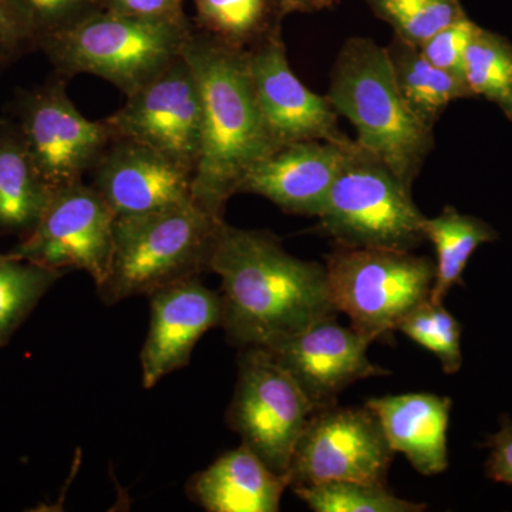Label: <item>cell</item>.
Here are the masks:
<instances>
[{"label":"cell","instance_id":"cell-1","mask_svg":"<svg viewBox=\"0 0 512 512\" xmlns=\"http://www.w3.org/2000/svg\"><path fill=\"white\" fill-rule=\"evenodd\" d=\"M210 271L221 278V328L239 349L271 348L312 323L338 318L326 266L289 254L266 229L224 222Z\"/></svg>","mask_w":512,"mask_h":512},{"label":"cell","instance_id":"cell-2","mask_svg":"<svg viewBox=\"0 0 512 512\" xmlns=\"http://www.w3.org/2000/svg\"><path fill=\"white\" fill-rule=\"evenodd\" d=\"M184 53L197 77L202 104L192 201L224 220L228 201L239 194L248 171L279 147L259 111L247 52L222 46L194 29Z\"/></svg>","mask_w":512,"mask_h":512},{"label":"cell","instance_id":"cell-3","mask_svg":"<svg viewBox=\"0 0 512 512\" xmlns=\"http://www.w3.org/2000/svg\"><path fill=\"white\" fill-rule=\"evenodd\" d=\"M326 96L339 117L356 128V143L413 188L434 150V130L414 116L397 89L386 47L369 37L346 40Z\"/></svg>","mask_w":512,"mask_h":512},{"label":"cell","instance_id":"cell-4","mask_svg":"<svg viewBox=\"0 0 512 512\" xmlns=\"http://www.w3.org/2000/svg\"><path fill=\"white\" fill-rule=\"evenodd\" d=\"M225 220L194 201L148 214L117 217L109 275L97 286L101 302L116 305L181 279L210 271Z\"/></svg>","mask_w":512,"mask_h":512},{"label":"cell","instance_id":"cell-5","mask_svg":"<svg viewBox=\"0 0 512 512\" xmlns=\"http://www.w3.org/2000/svg\"><path fill=\"white\" fill-rule=\"evenodd\" d=\"M187 20H150L97 10L40 40L63 76L90 74L130 96L178 57L192 33Z\"/></svg>","mask_w":512,"mask_h":512},{"label":"cell","instance_id":"cell-6","mask_svg":"<svg viewBox=\"0 0 512 512\" xmlns=\"http://www.w3.org/2000/svg\"><path fill=\"white\" fill-rule=\"evenodd\" d=\"M318 229L336 247L414 251L427 241L423 214L386 164L350 140L322 211Z\"/></svg>","mask_w":512,"mask_h":512},{"label":"cell","instance_id":"cell-7","mask_svg":"<svg viewBox=\"0 0 512 512\" xmlns=\"http://www.w3.org/2000/svg\"><path fill=\"white\" fill-rule=\"evenodd\" d=\"M333 303L350 326L376 342L430 299L436 262L413 251L336 247L326 256Z\"/></svg>","mask_w":512,"mask_h":512},{"label":"cell","instance_id":"cell-8","mask_svg":"<svg viewBox=\"0 0 512 512\" xmlns=\"http://www.w3.org/2000/svg\"><path fill=\"white\" fill-rule=\"evenodd\" d=\"M313 412L311 400L268 349H241L227 410L229 429L285 480L293 450Z\"/></svg>","mask_w":512,"mask_h":512},{"label":"cell","instance_id":"cell-9","mask_svg":"<svg viewBox=\"0 0 512 512\" xmlns=\"http://www.w3.org/2000/svg\"><path fill=\"white\" fill-rule=\"evenodd\" d=\"M394 457L369 407H318L306 423L286 474L288 487L329 481L386 485Z\"/></svg>","mask_w":512,"mask_h":512},{"label":"cell","instance_id":"cell-10","mask_svg":"<svg viewBox=\"0 0 512 512\" xmlns=\"http://www.w3.org/2000/svg\"><path fill=\"white\" fill-rule=\"evenodd\" d=\"M13 109L26 150L52 191L83 181L116 140L106 120L80 113L60 80L23 90Z\"/></svg>","mask_w":512,"mask_h":512},{"label":"cell","instance_id":"cell-11","mask_svg":"<svg viewBox=\"0 0 512 512\" xmlns=\"http://www.w3.org/2000/svg\"><path fill=\"white\" fill-rule=\"evenodd\" d=\"M116 214L92 184L59 188L39 221L9 252L53 271L79 269L100 286L109 275Z\"/></svg>","mask_w":512,"mask_h":512},{"label":"cell","instance_id":"cell-12","mask_svg":"<svg viewBox=\"0 0 512 512\" xmlns=\"http://www.w3.org/2000/svg\"><path fill=\"white\" fill-rule=\"evenodd\" d=\"M126 99L106 119L114 137L151 148L194 173L200 158L202 104L185 53Z\"/></svg>","mask_w":512,"mask_h":512},{"label":"cell","instance_id":"cell-13","mask_svg":"<svg viewBox=\"0 0 512 512\" xmlns=\"http://www.w3.org/2000/svg\"><path fill=\"white\" fill-rule=\"evenodd\" d=\"M247 63L259 111L276 146L352 140L340 130L339 114L328 96L312 92L293 73L282 29L248 50Z\"/></svg>","mask_w":512,"mask_h":512},{"label":"cell","instance_id":"cell-14","mask_svg":"<svg viewBox=\"0 0 512 512\" xmlns=\"http://www.w3.org/2000/svg\"><path fill=\"white\" fill-rule=\"evenodd\" d=\"M372 343L352 326L328 318L266 349L318 409L338 403L340 394L359 380L389 375L367 356Z\"/></svg>","mask_w":512,"mask_h":512},{"label":"cell","instance_id":"cell-15","mask_svg":"<svg viewBox=\"0 0 512 512\" xmlns=\"http://www.w3.org/2000/svg\"><path fill=\"white\" fill-rule=\"evenodd\" d=\"M150 326L141 349L144 389L184 369L205 333L222 323V298L200 276L181 279L148 295Z\"/></svg>","mask_w":512,"mask_h":512},{"label":"cell","instance_id":"cell-16","mask_svg":"<svg viewBox=\"0 0 512 512\" xmlns=\"http://www.w3.org/2000/svg\"><path fill=\"white\" fill-rule=\"evenodd\" d=\"M92 173L93 187L116 217L148 214L192 201L194 173L133 141L116 138Z\"/></svg>","mask_w":512,"mask_h":512},{"label":"cell","instance_id":"cell-17","mask_svg":"<svg viewBox=\"0 0 512 512\" xmlns=\"http://www.w3.org/2000/svg\"><path fill=\"white\" fill-rule=\"evenodd\" d=\"M348 143L301 141L281 147L248 171L239 194L259 195L286 214L318 218Z\"/></svg>","mask_w":512,"mask_h":512},{"label":"cell","instance_id":"cell-18","mask_svg":"<svg viewBox=\"0 0 512 512\" xmlns=\"http://www.w3.org/2000/svg\"><path fill=\"white\" fill-rule=\"evenodd\" d=\"M366 406L382 424L394 453H402L421 476L448 468L447 431L453 400L434 393L373 397Z\"/></svg>","mask_w":512,"mask_h":512},{"label":"cell","instance_id":"cell-19","mask_svg":"<svg viewBox=\"0 0 512 512\" xmlns=\"http://www.w3.org/2000/svg\"><path fill=\"white\" fill-rule=\"evenodd\" d=\"M288 483L244 444L190 478L187 494L208 512H276Z\"/></svg>","mask_w":512,"mask_h":512},{"label":"cell","instance_id":"cell-20","mask_svg":"<svg viewBox=\"0 0 512 512\" xmlns=\"http://www.w3.org/2000/svg\"><path fill=\"white\" fill-rule=\"evenodd\" d=\"M52 192L37 173L15 121L0 119V235L29 234Z\"/></svg>","mask_w":512,"mask_h":512},{"label":"cell","instance_id":"cell-21","mask_svg":"<svg viewBox=\"0 0 512 512\" xmlns=\"http://www.w3.org/2000/svg\"><path fill=\"white\" fill-rule=\"evenodd\" d=\"M386 52L397 89L414 116L430 130L453 101L476 99L464 77L434 66L419 46L394 36Z\"/></svg>","mask_w":512,"mask_h":512},{"label":"cell","instance_id":"cell-22","mask_svg":"<svg viewBox=\"0 0 512 512\" xmlns=\"http://www.w3.org/2000/svg\"><path fill=\"white\" fill-rule=\"evenodd\" d=\"M423 228L437 255L436 278L430 293L433 302H443L454 286L464 285L463 274L474 252L500 238L497 229L488 222L461 214L450 205L436 217H426Z\"/></svg>","mask_w":512,"mask_h":512},{"label":"cell","instance_id":"cell-23","mask_svg":"<svg viewBox=\"0 0 512 512\" xmlns=\"http://www.w3.org/2000/svg\"><path fill=\"white\" fill-rule=\"evenodd\" d=\"M197 30L222 46L248 52L282 29L281 0H194Z\"/></svg>","mask_w":512,"mask_h":512},{"label":"cell","instance_id":"cell-24","mask_svg":"<svg viewBox=\"0 0 512 512\" xmlns=\"http://www.w3.org/2000/svg\"><path fill=\"white\" fill-rule=\"evenodd\" d=\"M464 80L474 97L495 104L512 123V42L478 26L464 56Z\"/></svg>","mask_w":512,"mask_h":512},{"label":"cell","instance_id":"cell-25","mask_svg":"<svg viewBox=\"0 0 512 512\" xmlns=\"http://www.w3.org/2000/svg\"><path fill=\"white\" fill-rule=\"evenodd\" d=\"M64 274L0 252V348Z\"/></svg>","mask_w":512,"mask_h":512},{"label":"cell","instance_id":"cell-26","mask_svg":"<svg viewBox=\"0 0 512 512\" xmlns=\"http://www.w3.org/2000/svg\"><path fill=\"white\" fill-rule=\"evenodd\" d=\"M316 512H421L426 504L404 500L387 485L329 481L292 488Z\"/></svg>","mask_w":512,"mask_h":512},{"label":"cell","instance_id":"cell-27","mask_svg":"<svg viewBox=\"0 0 512 512\" xmlns=\"http://www.w3.org/2000/svg\"><path fill=\"white\" fill-rule=\"evenodd\" d=\"M376 18L392 26L394 36L421 46L439 30L468 18L461 0H365Z\"/></svg>","mask_w":512,"mask_h":512},{"label":"cell","instance_id":"cell-28","mask_svg":"<svg viewBox=\"0 0 512 512\" xmlns=\"http://www.w3.org/2000/svg\"><path fill=\"white\" fill-rule=\"evenodd\" d=\"M461 330V323L447 311L443 302L431 299L416 306L396 326V332L433 353L446 375H454L463 366Z\"/></svg>","mask_w":512,"mask_h":512},{"label":"cell","instance_id":"cell-29","mask_svg":"<svg viewBox=\"0 0 512 512\" xmlns=\"http://www.w3.org/2000/svg\"><path fill=\"white\" fill-rule=\"evenodd\" d=\"M36 49L40 40L101 9L100 0H6Z\"/></svg>","mask_w":512,"mask_h":512},{"label":"cell","instance_id":"cell-30","mask_svg":"<svg viewBox=\"0 0 512 512\" xmlns=\"http://www.w3.org/2000/svg\"><path fill=\"white\" fill-rule=\"evenodd\" d=\"M477 28L470 18L451 23L426 40L420 46L421 53L434 66L464 77V56Z\"/></svg>","mask_w":512,"mask_h":512},{"label":"cell","instance_id":"cell-31","mask_svg":"<svg viewBox=\"0 0 512 512\" xmlns=\"http://www.w3.org/2000/svg\"><path fill=\"white\" fill-rule=\"evenodd\" d=\"M490 450L485 474L494 483L512 485V420L508 414L500 417V429L484 444Z\"/></svg>","mask_w":512,"mask_h":512},{"label":"cell","instance_id":"cell-32","mask_svg":"<svg viewBox=\"0 0 512 512\" xmlns=\"http://www.w3.org/2000/svg\"><path fill=\"white\" fill-rule=\"evenodd\" d=\"M101 9L131 18L187 20L183 0H100Z\"/></svg>","mask_w":512,"mask_h":512},{"label":"cell","instance_id":"cell-33","mask_svg":"<svg viewBox=\"0 0 512 512\" xmlns=\"http://www.w3.org/2000/svg\"><path fill=\"white\" fill-rule=\"evenodd\" d=\"M36 49L32 37L23 28L6 0H0V67Z\"/></svg>","mask_w":512,"mask_h":512},{"label":"cell","instance_id":"cell-34","mask_svg":"<svg viewBox=\"0 0 512 512\" xmlns=\"http://www.w3.org/2000/svg\"><path fill=\"white\" fill-rule=\"evenodd\" d=\"M340 0H281L285 15L291 13H313L338 5Z\"/></svg>","mask_w":512,"mask_h":512}]
</instances>
